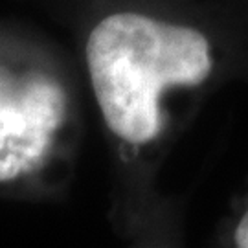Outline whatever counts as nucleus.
I'll use <instances>...</instances> for the list:
<instances>
[{
	"label": "nucleus",
	"mask_w": 248,
	"mask_h": 248,
	"mask_svg": "<svg viewBox=\"0 0 248 248\" xmlns=\"http://www.w3.org/2000/svg\"><path fill=\"white\" fill-rule=\"evenodd\" d=\"M87 64L108 129L140 145L162 129V90L201 85L213 61L208 39L195 28L122 11L101 18L90 31Z\"/></svg>",
	"instance_id": "1"
},
{
	"label": "nucleus",
	"mask_w": 248,
	"mask_h": 248,
	"mask_svg": "<svg viewBox=\"0 0 248 248\" xmlns=\"http://www.w3.org/2000/svg\"><path fill=\"white\" fill-rule=\"evenodd\" d=\"M235 245L239 248H248V212L243 215V219L237 224L235 230Z\"/></svg>",
	"instance_id": "2"
}]
</instances>
